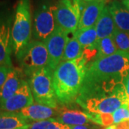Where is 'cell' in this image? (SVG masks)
I'll return each mask as SVG.
<instances>
[{"instance_id":"17","label":"cell","mask_w":129,"mask_h":129,"mask_svg":"<svg viewBox=\"0 0 129 129\" xmlns=\"http://www.w3.org/2000/svg\"><path fill=\"white\" fill-rule=\"evenodd\" d=\"M29 120L19 112L0 111V129H19L29 126Z\"/></svg>"},{"instance_id":"19","label":"cell","mask_w":129,"mask_h":129,"mask_svg":"<svg viewBox=\"0 0 129 129\" xmlns=\"http://www.w3.org/2000/svg\"><path fill=\"white\" fill-rule=\"evenodd\" d=\"M83 50L84 48L74 36V34H72L67 42L62 61L73 60L81 57Z\"/></svg>"},{"instance_id":"30","label":"cell","mask_w":129,"mask_h":129,"mask_svg":"<svg viewBox=\"0 0 129 129\" xmlns=\"http://www.w3.org/2000/svg\"><path fill=\"white\" fill-rule=\"evenodd\" d=\"M83 2L84 3H88V2H92V1H95V0H80Z\"/></svg>"},{"instance_id":"23","label":"cell","mask_w":129,"mask_h":129,"mask_svg":"<svg viewBox=\"0 0 129 129\" xmlns=\"http://www.w3.org/2000/svg\"><path fill=\"white\" fill-rule=\"evenodd\" d=\"M90 121L95 123L103 126L109 127L113 123V118L112 113H85Z\"/></svg>"},{"instance_id":"1","label":"cell","mask_w":129,"mask_h":129,"mask_svg":"<svg viewBox=\"0 0 129 129\" xmlns=\"http://www.w3.org/2000/svg\"><path fill=\"white\" fill-rule=\"evenodd\" d=\"M128 100L123 80L85 75L75 101L88 112L113 113Z\"/></svg>"},{"instance_id":"2","label":"cell","mask_w":129,"mask_h":129,"mask_svg":"<svg viewBox=\"0 0 129 129\" xmlns=\"http://www.w3.org/2000/svg\"><path fill=\"white\" fill-rule=\"evenodd\" d=\"M87 63L83 58L62 61L53 72V86L58 102L69 104L76 101L85 79Z\"/></svg>"},{"instance_id":"6","label":"cell","mask_w":129,"mask_h":129,"mask_svg":"<svg viewBox=\"0 0 129 129\" xmlns=\"http://www.w3.org/2000/svg\"><path fill=\"white\" fill-rule=\"evenodd\" d=\"M80 0H60L53 6V13L57 25L68 34L78 29L79 22L85 5Z\"/></svg>"},{"instance_id":"24","label":"cell","mask_w":129,"mask_h":129,"mask_svg":"<svg viewBox=\"0 0 129 129\" xmlns=\"http://www.w3.org/2000/svg\"><path fill=\"white\" fill-rule=\"evenodd\" d=\"M68 125L57 122L55 118L35 121L30 123L29 129H65Z\"/></svg>"},{"instance_id":"7","label":"cell","mask_w":129,"mask_h":129,"mask_svg":"<svg viewBox=\"0 0 129 129\" xmlns=\"http://www.w3.org/2000/svg\"><path fill=\"white\" fill-rule=\"evenodd\" d=\"M16 57L20 68L27 76L35 70L48 65V52L44 42L31 40Z\"/></svg>"},{"instance_id":"15","label":"cell","mask_w":129,"mask_h":129,"mask_svg":"<svg viewBox=\"0 0 129 129\" xmlns=\"http://www.w3.org/2000/svg\"><path fill=\"white\" fill-rule=\"evenodd\" d=\"M95 27L96 29L98 40L113 36L116 29V26L108 6H106L103 10L95 25Z\"/></svg>"},{"instance_id":"12","label":"cell","mask_w":129,"mask_h":129,"mask_svg":"<svg viewBox=\"0 0 129 129\" xmlns=\"http://www.w3.org/2000/svg\"><path fill=\"white\" fill-rule=\"evenodd\" d=\"M106 6V0H95L87 3L81 12L78 29L95 27Z\"/></svg>"},{"instance_id":"28","label":"cell","mask_w":129,"mask_h":129,"mask_svg":"<svg viewBox=\"0 0 129 129\" xmlns=\"http://www.w3.org/2000/svg\"><path fill=\"white\" fill-rule=\"evenodd\" d=\"M70 129H88V127L85 126V125H73V126H70Z\"/></svg>"},{"instance_id":"18","label":"cell","mask_w":129,"mask_h":129,"mask_svg":"<svg viewBox=\"0 0 129 129\" xmlns=\"http://www.w3.org/2000/svg\"><path fill=\"white\" fill-rule=\"evenodd\" d=\"M55 119L62 124L69 126L84 125L90 121L85 113L74 110L62 111Z\"/></svg>"},{"instance_id":"3","label":"cell","mask_w":129,"mask_h":129,"mask_svg":"<svg viewBox=\"0 0 129 129\" xmlns=\"http://www.w3.org/2000/svg\"><path fill=\"white\" fill-rule=\"evenodd\" d=\"M32 24L30 0H19L12 27V47L16 57L31 41Z\"/></svg>"},{"instance_id":"31","label":"cell","mask_w":129,"mask_h":129,"mask_svg":"<svg viewBox=\"0 0 129 129\" xmlns=\"http://www.w3.org/2000/svg\"><path fill=\"white\" fill-rule=\"evenodd\" d=\"M124 106H125V107H126V108H127L128 109V111H129V100L128 101L126 102V103L125 104Z\"/></svg>"},{"instance_id":"13","label":"cell","mask_w":129,"mask_h":129,"mask_svg":"<svg viewBox=\"0 0 129 129\" xmlns=\"http://www.w3.org/2000/svg\"><path fill=\"white\" fill-rule=\"evenodd\" d=\"M24 74L20 68L12 67L5 82L0 89V105L12 96L18 90L24 80Z\"/></svg>"},{"instance_id":"20","label":"cell","mask_w":129,"mask_h":129,"mask_svg":"<svg viewBox=\"0 0 129 129\" xmlns=\"http://www.w3.org/2000/svg\"><path fill=\"white\" fill-rule=\"evenodd\" d=\"M74 36L76 37V39L83 48L92 46L98 40L95 27L81 30L77 29L74 33Z\"/></svg>"},{"instance_id":"29","label":"cell","mask_w":129,"mask_h":129,"mask_svg":"<svg viewBox=\"0 0 129 129\" xmlns=\"http://www.w3.org/2000/svg\"><path fill=\"white\" fill-rule=\"evenodd\" d=\"M122 4L124 5L127 9H129V0H122Z\"/></svg>"},{"instance_id":"11","label":"cell","mask_w":129,"mask_h":129,"mask_svg":"<svg viewBox=\"0 0 129 129\" xmlns=\"http://www.w3.org/2000/svg\"><path fill=\"white\" fill-rule=\"evenodd\" d=\"M34 103L30 86L27 80H24L18 90L9 99L0 105V111L20 112L24 108Z\"/></svg>"},{"instance_id":"10","label":"cell","mask_w":129,"mask_h":129,"mask_svg":"<svg viewBox=\"0 0 129 129\" xmlns=\"http://www.w3.org/2000/svg\"><path fill=\"white\" fill-rule=\"evenodd\" d=\"M13 19L6 12H0V65L12 68L11 55L13 50L12 27Z\"/></svg>"},{"instance_id":"9","label":"cell","mask_w":129,"mask_h":129,"mask_svg":"<svg viewBox=\"0 0 129 129\" xmlns=\"http://www.w3.org/2000/svg\"><path fill=\"white\" fill-rule=\"evenodd\" d=\"M69 35L57 26L55 30L45 42L49 57L47 66L53 72L62 61L65 46L69 39Z\"/></svg>"},{"instance_id":"5","label":"cell","mask_w":129,"mask_h":129,"mask_svg":"<svg viewBox=\"0 0 129 129\" xmlns=\"http://www.w3.org/2000/svg\"><path fill=\"white\" fill-rule=\"evenodd\" d=\"M29 77L34 100L38 104L56 109L58 101L53 86V71L46 66L35 70Z\"/></svg>"},{"instance_id":"26","label":"cell","mask_w":129,"mask_h":129,"mask_svg":"<svg viewBox=\"0 0 129 129\" xmlns=\"http://www.w3.org/2000/svg\"><path fill=\"white\" fill-rule=\"evenodd\" d=\"M12 68L0 65V89H1L2 86L3 85V84L5 82L7 77V75H8V74H9V71H10Z\"/></svg>"},{"instance_id":"22","label":"cell","mask_w":129,"mask_h":129,"mask_svg":"<svg viewBox=\"0 0 129 129\" xmlns=\"http://www.w3.org/2000/svg\"><path fill=\"white\" fill-rule=\"evenodd\" d=\"M112 38L118 50L129 52V33L121 31L116 28Z\"/></svg>"},{"instance_id":"33","label":"cell","mask_w":129,"mask_h":129,"mask_svg":"<svg viewBox=\"0 0 129 129\" xmlns=\"http://www.w3.org/2000/svg\"><path fill=\"white\" fill-rule=\"evenodd\" d=\"M19 129H29V126H28V127H25V128H19Z\"/></svg>"},{"instance_id":"25","label":"cell","mask_w":129,"mask_h":129,"mask_svg":"<svg viewBox=\"0 0 129 129\" xmlns=\"http://www.w3.org/2000/svg\"><path fill=\"white\" fill-rule=\"evenodd\" d=\"M112 114H113L114 124L120 123L124 120L129 119V111L125 106L119 108L118 109L114 111Z\"/></svg>"},{"instance_id":"16","label":"cell","mask_w":129,"mask_h":129,"mask_svg":"<svg viewBox=\"0 0 129 129\" xmlns=\"http://www.w3.org/2000/svg\"><path fill=\"white\" fill-rule=\"evenodd\" d=\"M29 120L41 121L52 118L55 115V109L40 104H32L19 112Z\"/></svg>"},{"instance_id":"32","label":"cell","mask_w":129,"mask_h":129,"mask_svg":"<svg viewBox=\"0 0 129 129\" xmlns=\"http://www.w3.org/2000/svg\"><path fill=\"white\" fill-rule=\"evenodd\" d=\"M106 129H114V128H113V126H109V127H107Z\"/></svg>"},{"instance_id":"4","label":"cell","mask_w":129,"mask_h":129,"mask_svg":"<svg viewBox=\"0 0 129 129\" xmlns=\"http://www.w3.org/2000/svg\"><path fill=\"white\" fill-rule=\"evenodd\" d=\"M129 73V52L118 50L112 55L96 60L87 67L85 75L124 80Z\"/></svg>"},{"instance_id":"8","label":"cell","mask_w":129,"mask_h":129,"mask_svg":"<svg viewBox=\"0 0 129 129\" xmlns=\"http://www.w3.org/2000/svg\"><path fill=\"white\" fill-rule=\"evenodd\" d=\"M57 27L53 6L45 4L35 10L32 27V37L35 40L45 42Z\"/></svg>"},{"instance_id":"21","label":"cell","mask_w":129,"mask_h":129,"mask_svg":"<svg viewBox=\"0 0 129 129\" xmlns=\"http://www.w3.org/2000/svg\"><path fill=\"white\" fill-rule=\"evenodd\" d=\"M118 51L117 47L112 37H106L98 40V59L106 57L115 54Z\"/></svg>"},{"instance_id":"14","label":"cell","mask_w":129,"mask_h":129,"mask_svg":"<svg viewBox=\"0 0 129 129\" xmlns=\"http://www.w3.org/2000/svg\"><path fill=\"white\" fill-rule=\"evenodd\" d=\"M108 7L116 28L129 33V9L118 1L112 2Z\"/></svg>"},{"instance_id":"27","label":"cell","mask_w":129,"mask_h":129,"mask_svg":"<svg viewBox=\"0 0 129 129\" xmlns=\"http://www.w3.org/2000/svg\"><path fill=\"white\" fill-rule=\"evenodd\" d=\"M123 85H124L125 89L126 91V94H127V95L129 98V73L123 80Z\"/></svg>"}]
</instances>
